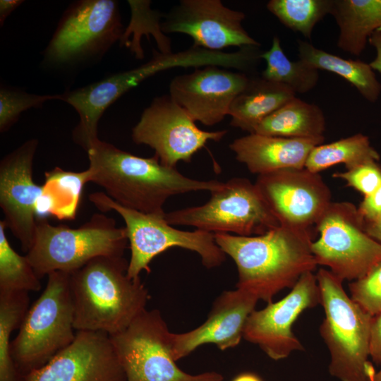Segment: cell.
Here are the masks:
<instances>
[{"instance_id": "22", "label": "cell", "mask_w": 381, "mask_h": 381, "mask_svg": "<svg viewBox=\"0 0 381 381\" xmlns=\"http://www.w3.org/2000/svg\"><path fill=\"white\" fill-rule=\"evenodd\" d=\"M296 94L287 86L264 78H250L246 87L234 99L229 115L233 127L249 133Z\"/></svg>"}, {"instance_id": "24", "label": "cell", "mask_w": 381, "mask_h": 381, "mask_svg": "<svg viewBox=\"0 0 381 381\" xmlns=\"http://www.w3.org/2000/svg\"><path fill=\"white\" fill-rule=\"evenodd\" d=\"M325 130V118L322 109L316 104L294 97L265 118L255 133L290 138H315L324 136Z\"/></svg>"}, {"instance_id": "4", "label": "cell", "mask_w": 381, "mask_h": 381, "mask_svg": "<svg viewBox=\"0 0 381 381\" xmlns=\"http://www.w3.org/2000/svg\"><path fill=\"white\" fill-rule=\"evenodd\" d=\"M315 276L325 312L320 333L330 354L329 373L341 381H370L375 371L368 361L373 316L329 270L321 268Z\"/></svg>"}, {"instance_id": "39", "label": "cell", "mask_w": 381, "mask_h": 381, "mask_svg": "<svg viewBox=\"0 0 381 381\" xmlns=\"http://www.w3.org/2000/svg\"><path fill=\"white\" fill-rule=\"evenodd\" d=\"M24 1L1 0L0 1V25L3 26L6 18L16 10Z\"/></svg>"}, {"instance_id": "5", "label": "cell", "mask_w": 381, "mask_h": 381, "mask_svg": "<svg viewBox=\"0 0 381 381\" xmlns=\"http://www.w3.org/2000/svg\"><path fill=\"white\" fill-rule=\"evenodd\" d=\"M128 245L125 226L95 213L78 228L54 226L37 217L33 243L26 256L40 279L49 273H71L99 256H123Z\"/></svg>"}, {"instance_id": "16", "label": "cell", "mask_w": 381, "mask_h": 381, "mask_svg": "<svg viewBox=\"0 0 381 381\" xmlns=\"http://www.w3.org/2000/svg\"><path fill=\"white\" fill-rule=\"evenodd\" d=\"M38 140H26L0 162V207L6 227L20 243L23 252L30 249L35 234L37 208L43 193L32 176Z\"/></svg>"}, {"instance_id": "8", "label": "cell", "mask_w": 381, "mask_h": 381, "mask_svg": "<svg viewBox=\"0 0 381 381\" xmlns=\"http://www.w3.org/2000/svg\"><path fill=\"white\" fill-rule=\"evenodd\" d=\"M210 193L204 205L165 213L166 220L171 225L242 236L261 235L281 225L248 179L232 178Z\"/></svg>"}, {"instance_id": "13", "label": "cell", "mask_w": 381, "mask_h": 381, "mask_svg": "<svg viewBox=\"0 0 381 381\" xmlns=\"http://www.w3.org/2000/svg\"><path fill=\"white\" fill-rule=\"evenodd\" d=\"M188 63L183 52L164 54L154 49L152 58L136 68L61 94L60 100L73 107L79 116L72 132L73 141L87 152L99 139L98 123L108 107L148 78L173 68H186Z\"/></svg>"}, {"instance_id": "29", "label": "cell", "mask_w": 381, "mask_h": 381, "mask_svg": "<svg viewBox=\"0 0 381 381\" xmlns=\"http://www.w3.org/2000/svg\"><path fill=\"white\" fill-rule=\"evenodd\" d=\"M27 291H0V381H18L10 350L12 332L19 328L28 310Z\"/></svg>"}, {"instance_id": "25", "label": "cell", "mask_w": 381, "mask_h": 381, "mask_svg": "<svg viewBox=\"0 0 381 381\" xmlns=\"http://www.w3.org/2000/svg\"><path fill=\"white\" fill-rule=\"evenodd\" d=\"M299 60L315 69L332 72L352 84L370 102H376L381 93V83L369 64L361 60L344 59L298 40Z\"/></svg>"}, {"instance_id": "41", "label": "cell", "mask_w": 381, "mask_h": 381, "mask_svg": "<svg viewBox=\"0 0 381 381\" xmlns=\"http://www.w3.org/2000/svg\"><path fill=\"white\" fill-rule=\"evenodd\" d=\"M232 381H262V380L253 373H242L236 376Z\"/></svg>"}, {"instance_id": "21", "label": "cell", "mask_w": 381, "mask_h": 381, "mask_svg": "<svg viewBox=\"0 0 381 381\" xmlns=\"http://www.w3.org/2000/svg\"><path fill=\"white\" fill-rule=\"evenodd\" d=\"M325 137L290 138L249 133L229 145L236 159L258 175L290 169H303L311 150Z\"/></svg>"}, {"instance_id": "19", "label": "cell", "mask_w": 381, "mask_h": 381, "mask_svg": "<svg viewBox=\"0 0 381 381\" xmlns=\"http://www.w3.org/2000/svg\"><path fill=\"white\" fill-rule=\"evenodd\" d=\"M250 79L243 72L219 66L196 68L172 79L169 95L194 121L213 126L229 115L234 99Z\"/></svg>"}, {"instance_id": "6", "label": "cell", "mask_w": 381, "mask_h": 381, "mask_svg": "<svg viewBox=\"0 0 381 381\" xmlns=\"http://www.w3.org/2000/svg\"><path fill=\"white\" fill-rule=\"evenodd\" d=\"M47 276L44 290L11 341V354L21 377L46 364L75 337L70 273L56 271Z\"/></svg>"}, {"instance_id": "31", "label": "cell", "mask_w": 381, "mask_h": 381, "mask_svg": "<svg viewBox=\"0 0 381 381\" xmlns=\"http://www.w3.org/2000/svg\"><path fill=\"white\" fill-rule=\"evenodd\" d=\"M333 0H270L267 10L286 28L311 38L315 25L330 14Z\"/></svg>"}, {"instance_id": "28", "label": "cell", "mask_w": 381, "mask_h": 381, "mask_svg": "<svg viewBox=\"0 0 381 381\" xmlns=\"http://www.w3.org/2000/svg\"><path fill=\"white\" fill-rule=\"evenodd\" d=\"M266 62L262 78L289 87L295 94L313 90L319 80L318 70L301 60L291 61L284 52L277 36L272 39L270 49L261 54Z\"/></svg>"}, {"instance_id": "27", "label": "cell", "mask_w": 381, "mask_h": 381, "mask_svg": "<svg viewBox=\"0 0 381 381\" xmlns=\"http://www.w3.org/2000/svg\"><path fill=\"white\" fill-rule=\"evenodd\" d=\"M379 153L372 147L366 135L362 133L315 146L309 154L305 168L319 173L338 164H344L346 169L369 161H378Z\"/></svg>"}, {"instance_id": "42", "label": "cell", "mask_w": 381, "mask_h": 381, "mask_svg": "<svg viewBox=\"0 0 381 381\" xmlns=\"http://www.w3.org/2000/svg\"><path fill=\"white\" fill-rule=\"evenodd\" d=\"M370 381H381V369L377 373L374 371L370 374Z\"/></svg>"}, {"instance_id": "12", "label": "cell", "mask_w": 381, "mask_h": 381, "mask_svg": "<svg viewBox=\"0 0 381 381\" xmlns=\"http://www.w3.org/2000/svg\"><path fill=\"white\" fill-rule=\"evenodd\" d=\"M195 122L169 95L157 97L133 128L132 140L152 148L163 165L176 168L180 161L190 162L207 142L219 141L227 133L203 131Z\"/></svg>"}, {"instance_id": "34", "label": "cell", "mask_w": 381, "mask_h": 381, "mask_svg": "<svg viewBox=\"0 0 381 381\" xmlns=\"http://www.w3.org/2000/svg\"><path fill=\"white\" fill-rule=\"evenodd\" d=\"M351 298L372 316L381 312V260L349 284Z\"/></svg>"}, {"instance_id": "10", "label": "cell", "mask_w": 381, "mask_h": 381, "mask_svg": "<svg viewBox=\"0 0 381 381\" xmlns=\"http://www.w3.org/2000/svg\"><path fill=\"white\" fill-rule=\"evenodd\" d=\"M125 28L114 0H80L70 5L44 52V62L61 66L100 59Z\"/></svg>"}, {"instance_id": "38", "label": "cell", "mask_w": 381, "mask_h": 381, "mask_svg": "<svg viewBox=\"0 0 381 381\" xmlns=\"http://www.w3.org/2000/svg\"><path fill=\"white\" fill-rule=\"evenodd\" d=\"M368 42L376 50V56L369 64L373 70L381 72V30L374 32L368 39Z\"/></svg>"}, {"instance_id": "3", "label": "cell", "mask_w": 381, "mask_h": 381, "mask_svg": "<svg viewBox=\"0 0 381 381\" xmlns=\"http://www.w3.org/2000/svg\"><path fill=\"white\" fill-rule=\"evenodd\" d=\"M123 256H99L70 273L76 331L124 330L145 308L150 295L140 279L128 276Z\"/></svg>"}, {"instance_id": "36", "label": "cell", "mask_w": 381, "mask_h": 381, "mask_svg": "<svg viewBox=\"0 0 381 381\" xmlns=\"http://www.w3.org/2000/svg\"><path fill=\"white\" fill-rule=\"evenodd\" d=\"M363 224H368L381 219V186L373 193L364 196L357 207Z\"/></svg>"}, {"instance_id": "14", "label": "cell", "mask_w": 381, "mask_h": 381, "mask_svg": "<svg viewBox=\"0 0 381 381\" xmlns=\"http://www.w3.org/2000/svg\"><path fill=\"white\" fill-rule=\"evenodd\" d=\"M282 226L312 233L332 201L319 173L290 169L258 175L255 183Z\"/></svg>"}, {"instance_id": "15", "label": "cell", "mask_w": 381, "mask_h": 381, "mask_svg": "<svg viewBox=\"0 0 381 381\" xmlns=\"http://www.w3.org/2000/svg\"><path fill=\"white\" fill-rule=\"evenodd\" d=\"M320 303L316 276L313 272H308L283 298L251 313L243 339L258 345L274 361L286 358L294 351H303V344L293 332V325L303 311Z\"/></svg>"}, {"instance_id": "1", "label": "cell", "mask_w": 381, "mask_h": 381, "mask_svg": "<svg viewBox=\"0 0 381 381\" xmlns=\"http://www.w3.org/2000/svg\"><path fill=\"white\" fill-rule=\"evenodd\" d=\"M90 182L103 188L116 203L143 213L164 214V204L171 196L219 188L216 180L186 177L163 165L155 155L141 157L99 139L87 151Z\"/></svg>"}, {"instance_id": "40", "label": "cell", "mask_w": 381, "mask_h": 381, "mask_svg": "<svg viewBox=\"0 0 381 381\" xmlns=\"http://www.w3.org/2000/svg\"><path fill=\"white\" fill-rule=\"evenodd\" d=\"M363 226L369 236L381 243V219L372 224H365Z\"/></svg>"}, {"instance_id": "7", "label": "cell", "mask_w": 381, "mask_h": 381, "mask_svg": "<svg viewBox=\"0 0 381 381\" xmlns=\"http://www.w3.org/2000/svg\"><path fill=\"white\" fill-rule=\"evenodd\" d=\"M89 200L101 212L114 210L124 220L131 250L127 274L131 279H139L143 270L149 273L152 259L174 247L197 253L207 269L218 267L226 260V255L216 243L212 233L175 229L167 222L165 214H147L125 207L103 192L90 194Z\"/></svg>"}, {"instance_id": "26", "label": "cell", "mask_w": 381, "mask_h": 381, "mask_svg": "<svg viewBox=\"0 0 381 381\" xmlns=\"http://www.w3.org/2000/svg\"><path fill=\"white\" fill-rule=\"evenodd\" d=\"M87 182V169L74 172L56 167L46 172L43 193L37 208V217L52 214L59 219H74L83 186Z\"/></svg>"}, {"instance_id": "18", "label": "cell", "mask_w": 381, "mask_h": 381, "mask_svg": "<svg viewBox=\"0 0 381 381\" xmlns=\"http://www.w3.org/2000/svg\"><path fill=\"white\" fill-rule=\"evenodd\" d=\"M21 381H126V377L108 334L76 331L70 345Z\"/></svg>"}, {"instance_id": "17", "label": "cell", "mask_w": 381, "mask_h": 381, "mask_svg": "<svg viewBox=\"0 0 381 381\" xmlns=\"http://www.w3.org/2000/svg\"><path fill=\"white\" fill-rule=\"evenodd\" d=\"M245 13L225 6L220 0H181L164 14V33L190 36L193 46L222 52L228 47H259L244 29Z\"/></svg>"}, {"instance_id": "32", "label": "cell", "mask_w": 381, "mask_h": 381, "mask_svg": "<svg viewBox=\"0 0 381 381\" xmlns=\"http://www.w3.org/2000/svg\"><path fill=\"white\" fill-rule=\"evenodd\" d=\"M6 224L0 221V291H38L40 279L26 255H19L6 236Z\"/></svg>"}, {"instance_id": "23", "label": "cell", "mask_w": 381, "mask_h": 381, "mask_svg": "<svg viewBox=\"0 0 381 381\" xmlns=\"http://www.w3.org/2000/svg\"><path fill=\"white\" fill-rule=\"evenodd\" d=\"M330 14L339 29L337 46L360 56L370 37L381 30V0H333Z\"/></svg>"}, {"instance_id": "35", "label": "cell", "mask_w": 381, "mask_h": 381, "mask_svg": "<svg viewBox=\"0 0 381 381\" xmlns=\"http://www.w3.org/2000/svg\"><path fill=\"white\" fill-rule=\"evenodd\" d=\"M333 177L346 181L367 196L381 186V167L377 161H369L342 172H335Z\"/></svg>"}, {"instance_id": "9", "label": "cell", "mask_w": 381, "mask_h": 381, "mask_svg": "<svg viewBox=\"0 0 381 381\" xmlns=\"http://www.w3.org/2000/svg\"><path fill=\"white\" fill-rule=\"evenodd\" d=\"M171 332L157 309H145L123 331L109 336L126 381H222L217 372L187 373L176 363Z\"/></svg>"}, {"instance_id": "33", "label": "cell", "mask_w": 381, "mask_h": 381, "mask_svg": "<svg viewBox=\"0 0 381 381\" xmlns=\"http://www.w3.org/2000/svg\"><path fill=\"white\" fill-rule=\"evenodd\" d=\"M61 99V95H36L1 86L0 88V131H7L18 121L20 114L37 108L50 100Z\"/></svg>"}, {"instance_id": "30", "label": "cell", "mask_w": 381, "mask_h": 381, "mask_svg": "<svg viewBox=\"0 0 381 381\" xmlns=\"http://www.w3.org/2000/svg\"><path fill=\"white\" fill-rule=\"evenodd\" d=\"M128 3L131 12V20L119 40L120 45L126 46L132 35L133 39L126 47L136 59H142L145 55L140 45L141 37L145 35L149 39L150 35L155 40L159 52H172L171 40L163 32L159 22L164 14L152 10L151 1L148 0H128Z\"/></svg>"}, {"instance_id": "20", "label": "cell", "mask_w": 381, "mask_h": 381, "mask_svg": "<svg viewBox=\"0 0 381 381\" xmlns=\"http://www.w3.org/2000/svg\"><path fill=\"white\" fill-rule=\"evenodd\" d=\"M259 301L240 288L223 291L214 301L207 320L189 332L171 334V352L176 361L200 346L212 344L221 351L234 348L243 338L246 321Z\"/></svg>"}, {"instance_id": "11", "label": "cell", "mask_w": 381, "mask_h": 381, "mask_svg": "<svg viewBox=\"0 0 381 381\" xmlns=\"http://www.w3.org/2000/svg\"><path fill=\"white\" fill-rule=\"evenodd\" d=\"M315 229L319 237L311 250L318 265L342 281L359 279L381 260V243L366 233L357 207L349 202H332Z\"/></svg>"}, {"instance_id": "2", "label": "cell", "mask_w": 381, "mask_h": 381, "mask_svg": "<svg viewBox=\"0 0 381 381\" xmlns=\"http://www.w3.org/2000/svg\"><path fill=\"white\" fill-rule=\"evenodd\" d=\"M214 237L236 265V288L253 293L267 303L318 266L311 250L312 233L280 225L258 236L216 233Z\"/></svg>"}, {"instance_id": "37", "label": "cell", "mask_w": 381, "mask_h": 381, "mask_svg": "<svg viewBox=\"0 0 381 381\" xmlns=\"http://www.w3.org/2000/svg\"><path fill=\"white\" fill-rule=\"evenodd\" d=\"M370 356L381 364V312L373 316L370 326Z\"/></svg>"}]
</instances>
